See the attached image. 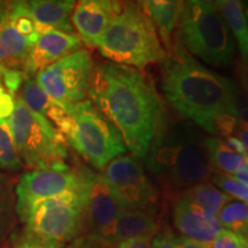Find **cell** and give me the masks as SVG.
I'll return each mask as SVG.
<instances>
[{"label": "cell", "instance_id": "603a6c76", "mask_svg": "<svg viewBox=\"0 0 248 248\" xmlns=\"http://www.w3.org/2000/svg\"><path fill=\"white\" fill-rule=\"evenodd\" d=\"M181 194L187 198L195 206L199 207L207 215L213 217H217L223 206L232 199L230 195L224 193L212 183L207 182L187 188Z\"/></svg>", "mask_w": 248, "mask_h": 248}, {"label": "cell", "instance_id": "ba28073f", "mask_svg": "<svg viewBox=\"0 0 248 248\" xmlns=\"http://www.w3.org/2000/svg\"><path fill=\"white\" fill-rule=\"evenodd\" d=\"M28 233L51 243L67 245L82 237L84 195L80 187L39 200L17 213Z\"/></svg>", "mask_w": 248, "mask_h": 248}, {"label": "cell", "instance_id": "5b68a950", "mask_svg": "<svg viewBox=\"0 0 248 248\" xmlns=\"http://www.w3.org/2000/svg\"><path fill=\"white\" fill-rule=\"evenodd\" d=\"M178 27L181 44L193 58L213 67H225L233 62L234 38L215 1H184Z\"/></svg>", "mask_w": 248, "mask_h": 248}, {"label": "cell", "instance_id": "e0dca14e", "mask_svg": "<svg viewBox=\"0 0 248 248\" xmlns=\"http://www.w3.org/2000/svg\"><path fill=\"white\" fill-rule=\"evenodd\" d=\"M39 33L58 30L74 33L71 14L76 6L74 0H29L23 1Z\"/></svg>", "mask_w": 248, "mask_h": 248}, {"label": "cell", "instance_id": "484cf974", "mask_svg": "<svg viewBox=\"0 0 248 248\" xmlns=\"http://www.w3.org/2000/svg\"><path fill=\"white\" fill-rule=\"evenodd\" d=\"M235 110L237 120L248 123V67L246 64L238 63L235 68Z\"/></svg>", "mask_w": 248, "mask_h": 248}, {"label": "cell", "instance_id": "7402d4cb", "mask_svg": "<svg viewBox=\"0 0 248 248\" xmlns=\"http://www.w3.org/2000/svg\"><path fill=\"white\" fill-rule=\"evenodd\" d=\"M216 7L228 24L234 42L239 47L241 60L248 67V29L243 9V1L238 0H218Z\"/></svg>", "mask_w": 248, "mask_h": 248}, {"label": "cell", "instance_id": "277c9868", "mask_svg": "<svg viewBox=\"0 0 248 248\" xmlns=\"http://www.w3.org/2000/svg\"><path fill=\"white\" fill-rule=\"evenodd\" d=\"M98 49L111 63L144 69L167 57L157 31L140 2H124L98 43Z\"/></svg>", "mask_w": 248, "mask_h": 248}, {"label": "cell", "instance_id": "74e56055", "mask_svg": "<svg viewBox=\"0 0 248 248\" xmlns=\"http://www.w3.org/2000/svg\"><path fill=\"white\" fill-rule=\"evenodd\" d=\"M232 177L237 179V181H239L240 183H243L245 185H248V162L245 164V167L240 170V171L232 175Z\"/></svg>", "mask_w": 248, "mask_h": 248}, {"label": "cell", "instance_id": "d590c367", "mask_svg": "<svg viewBox=\"0 0 248 248\" xmlns=\"http://www.w3.org/2000/svg\"><path fill=\"white\" fill-rule=\"evenodd\" d=\"M223 140H224L226 146L230 148V150H232L238 154H243L244 155L243 144H241V141L237 137H235V136H229V137L223 139Z\"/></svg>", "mask_w": 248, "mask_h": 248}, {"label": "cell", "instance_id": "f1b7e54d", "mask_svg": "<svg viewBox=\"0 0 248 248\" xmlns=\"http://www.w3.org/2000/svg\"><path fill=\"white\" fill-rule=\"evenodd\" d=\"M12 248H75L71 244L69 246L67 245H61L57 243H51V241L40 239L38 237L23 231L18 237L15 239L14 245Z\"/></svg>", "mask_w": 248, "mask_h": 248}, {"label": "cell", "instance_id": "ab89813d", "mask_svg": "<svg viewBox=\"0 0 248 248\" xmlns=\"http://www.w3.org/2000/svg\"><path fill=\"white\" fill-rule=\"evenodd\" d=\"M5 8H6V4H2V2H0V20H1L2 15H4Z\"/></svg>", "mask_w": 248, "mask_h": 248}, {"label": "cell", "instance_id": "44dd1931", "mask_svg": "<svg viewBox=\"0 0 248 248\" xmlns=\"http://www.w3.org/2000/svg\"><path fill=\"white\" fill-rule=\"evenodd\" d=\"M203 147L212 173H224L232 176L240 171L247 163L246 157L243 154H238L230 150L222 138H204Z\"/></svg>", "mask_w": 248, "mask_h": 248}, {"label": "cell", "instance_id": "7a4b0ae2", "mask_svg": "<svg viewBox=\"0 0 248 248\" xmlns=\"http://www.w3.org/2000/svg\"><path fill=\"white\" fill-rule=\"evenodd\" d=\"M161 89L169 104L206 131L229 137L237 126L233 80L204 67L181 42L160 62Z\"/></svg>", "mask_w": 248, "mask_h": 248}, {"label": "cell", "instance_id": "5bb4252c", "mask_svg": "<svg viewBox=\"0 0 248 248\" xmlns=\"http://www.w3.org/2000/svg\"><path fill=\"white\" fill-rule=\"evenodd\" d=\"M124 2L111 0H80L76 2L71 23L88 47H97L99 40L123 9Z\"/></svg>", "mask_w": 248, "mask_h": 248}, {"label": "cell", "instance_id": "4fadbf2b", "mask_svg": "<svg viewBox=\"0 0 248 248\" xmlns=\"http://www.w3.org/2000/svg\"><path fill=\"white\" fill-rule=\"evenodd\" d=\"M80 187L78 170L49 168L28 171L21 176L16 186V213L36 201L57 197Z\"/></svg>", "mask_w": 248, "mask_h": 248}, {"label": "cell", "instance_id": "2e32d148", "mask_svg": "<svg viewBox=\"0 0 248 248\" xmlns=\"http://www.w3.org/2000/svg\"><path fill=\"white\" fill-rule=\"evenodd\" d=\"M172 218L182 237L208 246L223 229L217 217L207 215L183 194L176 199Z\"/></svg>", "mask_w": 248, "mask_h": 248}, {"label": "cell", "instance_id": "d4e9b609", "mask_svg": "<svg viewBox=\"0 0 248 248\" xmlns=\"http://www.w3.org/2000/svg\"><path fill=\"white\" fill-rule=\"evenodd\" d=\"M0 169L7 171L23 169V161L15 147L8 122L0 124Z\"/></svg>", "mask_w": 248, "mask_h": 248}, {"label": "cell", "instance_id": "cb8c5ba5", "mask_svg": "<svg viewBox=\"0 0 248 248\" xmlns=\"http://www.w3.org/2000/svg\"><path fill=\"white\" fill-rule=\"evenodd\" d=\"M217 218L223 229L248 239V206L246 204L231 199L219 210Z\"/></svg>", "mask_w": 248, "mask_h": 248}, {"label": "cell", "instance_id": "1f68e13d", "mask_svg": "<svg viewBox=\"0 0 248 248\" xmlns=\"http://www.w3.org/2000/svg\"><path fill=\"white\" fill-rule=\"evenodd\" d=\"M177 237L170 229L166 228L160 231L152 240V248H176Z\"/></svg>", "mask_w": 248, "mask_h": 248}, {"label": "cell", "instance_id": "e575fe53", "mask_svg": "<svg viewBox=\"0 0 248 248\" xmlns=\"http://www.w3.org/2000/svg\"><path fill=\"white\" fill-rule=\"evenodd\" d=\"M73 245L75 248H106L102 246L101 244L97 243L95 240L91 239V238L85 237V235H82L78 239H76Z\"/></svg>", "mask_w": 248, "mask_h": 248}, {"label": "cell", "instance_id": "6da1fadb", "mask_svg": "<svg viewBox=\"0 0 248 248\" xmlns=\"http://www.w3.org/2000/svg\"><path fill=\"white\" fill-rule=\"evenodd\" d=\"M88 95L119 130L132 156H146L164 122L162 104L151 80L136 68L106 62L93 68Z\"/></svg>", "mask_w": 248, "mask_h": 248}, {"label": "cell", "instance_id": "8d00e7d4", "mask_svg": "<svg viewBox=\"0 0 248 248\" xmlns=\"http://www.w3.org/2000/svg\"><path fill=\"white\" fill-rule=\"evenodd\" d=\"M176 248H209V246L208 245L195 243V241L187 239V238L179 237L176 241Z\"/></svg>", "mask_w": 248, "mask_h": 248}, {"label": "cell", "instance_id": "ac0fdd59", "mask_svg": "<svg viewBox=\"0 0 248 248\" xmlns=\"http://www.w3.org/2000/svg\"><path fill=\"white\" fill-rule=\"evenodd\" d=\"M15 98L20 99L32 111L45 117L62 135H66L71 122L69 114L64 110L61 105H59L46 94L33 77L28 76L24 79Z\"/></svg>", "mask_w": 248, "mask_h": 248}, {"label": "cell", "instance_id": "9a60e30c", "mask_svg": "<svg viewBox=\"0 0 248 248\" xmlns=\"http://www.w3.org/2000/svg\"><path fill=\"white\" fill-rule=\"evenodd\" d=\"M83 43L75 33H66L58 30H49L42 33L31 48L23 64L27 76H36L61 59L82 49Z\"/></svg>", "mask_w": 248, "mask_h": 248}, {"label": "cell", "instance_id": "836d02e7", "mask_svg": "<svg viewBox=\"0 0 248 248\" xmlns=\"http://www.w3.org/2000/svg\"><path fill=\"white\" fill-rule=\"evenodd\" d=\"M234 135L241 141L244 146V156L246 157L248 162V123H244L238 121L237 126H235Z\"/></svg>", "mask_w": 248, "mask_h": 248}, {"label": "cell", "instance_id": "30bf717a", "mask_svg": "<svg viewBox=\"0 0 248 248\" xmlns=\"http://www.w3.org/2000/svg\"><path fill=\"white\" fill-rule=\"evenodd\" d=\"M101 175L110 185L124 212L157 213L159 192L137 157L121 155L102 169Z\"/></svg>", "mask_w": 248, "mask_h": 248}, {"label": "cell", "instance_id": "83f0119b", "mask_svg": "<svg viewBox=\"0 0 248 248\" xmlns=\"http://www.w3.org/2000/svg\"><path fill=\"white\" fill-rule=\"evenodd\" d=\"M209 248H248L247 238L222 229Z\"/></svg>", "mask_w": 248, "mask_h": 248}, {"label": "cell", "instance_id": "9c48e42d", "mask_svg": "<svg viewBox=\"0 0 248 248\" xmlns=\"http://www.w3.org/2000/svg\"><path fill=\"white\" fill-rule=\"evenodd\" d=\"M77 170L84 195V234L82 235L110 248L111 231L124 209L101 173L92 171L86 167H80Z\"/></svg>", "mask_w": 248, "mask_h": 248}, {"label": "cell", "instance_id": "f35d334b", "mask_svg": "<svg viewBox=\"0 0 248 248\" xmlns=\"http://www.w3.org/2000/svg\"><path fill=\"white\" fill-rule=\"evenodd\" d=\"M243 9L245 14V20H246V24H247V29H248V1L243 2Z\"/></svg>", "mask_w": 248, "mask_h": 248}, {"label": "cell", "instance_id": "d6986e66", "mask_svg": "<svg viewBox=\"0 0 248 248\" xmlns=\"http://www.w3.org/2000/svg\"><path fill=\"white\" fill-rule=\"evenodd\" d=\"M183 5H184V1H176V0L140 1L142 11L152 21L164 49L166 52L168 51V53L173 46L172 35L179 23Z\"/></svg>", "mask_w": 248, "mask_h": 248}, {"label": "cell", "instance_id": "8992f818", "mask_svg": "<svg viewBox=\"0 0 248 248\" xmlns=\"http://www.w3.org/2000/svg\"><path fill=\"white\" fill-rule=\"evenodd\" d=\"M8 123L18 155L29 168H67L66 137L45 117L15 98V108Z\"/></svg>", "mask_w": 248, "mask_h": 248}, {"label": "cell", "instance_id": "d6a6232c", "mask_svg": "<svg viewBox=\"0 0 248 248\" xmlns=\"http://www.w3.org/2000/svg\"><path fill=\"white\" fill-rule=\"evenodd\" d=\"M152 240H153L152 237L133 238V239L121 241L114 248H152Z\"/></svg>", "mask_w": 248, "mask_h": 248}, {"label": "cell", "instance_id": "3957f363", "mask_svg": "<svg viewBox=\"0 0 248 248\" xmlns=\"http://www.w3.org/2000/svg\"><path fill=\"white\" fill-rule=\"evenodd\" d=\"M203 139L191 124L163 122L146 155L147 169L171 191L183 192L208 181L212 170Z\"/></svg>", "mask_w": 248, "mask_h": 248}, {"label": "cell", "instance_id": "8fae6325", "mask_svg": "<svg viewBox=\"0 0 248 248\" xmlns=\"http://www.w3.org/2000/svg\"><path fill=\"white\" fill-rule=\"evenodd\" d=\"M93 71L88 51L78 49L36 75V82L49 98L66 108L84 101Z\"/></svg>", "mask_w": 248, "mask_h": 248}, {"label": "cell", "instance_id": "4316f807", "mask_svg": "<svg viewBox=\"0 0 248 248\" xmlns=\"http://www.w3.org/2000/svg\"><path fill=\"white\" fill-rule=\"evenodd\" d=\"M210 181L216 184L224 193L230 195L232 199H237L248 206V185L232 177L231 175H224V173H212Z\"/></svg>", "mask_w": 248, "mask_h": 248}, {"label": "cell", "instance_id": "7c38bea8", "mask_svg": "<svg viewBox=\"0 0 248 248\" xmlns=\"http://www.w3.org/2000/svg\"><path fill=\"white\" fill-rule=\"evenodd\" d=\"M40 33L23 1L6 4L0 20V69L23 70Z\"/></svg>", "mask_w": 248, "mask_h": 248}, {"label": "cell", "instance_id": "f546056e", "mask_svg": "<svg viewBox=\"0 0 248 248\" xmlns=\"http://www.w3.org/2000/svg\"><path fill=\"white\" fill-rule=\"evenodd\" d=\"M0 77H1L2 84L6 90L9 92L12 97H16V93L20 90L21 85L23 84L24 79L27 78V75L23 70L20 69H6L1 68L0 69Z\"/></svg>", "mask_w": 248, "mask_h": 248}, {"label": "cell", "instance_id": "ffe728a7", "mask_svg": "<svg viewBox=\"0 0 248 248\" xmlns=\"http://www.w3.org/2000/svg\"><path fill=\"white\" fill-rule=\"evenodd\" d=\"M160 222L155 213L132 210L124 212L114 225L109 246L114 248L121 241L140 237H152L159 233Z\"/></svg>", "mask_w": 248, "mask_h": 248}, {"label": "cell", "instance_id": "52a82bcc", "mask_svg": "<svg viewBox=\"0 0 248 248\" xmlns=\"http://www.w3.org/2000/svg\"><path fill=\"white\" fill-rule=\"evenodd\" d=\"M70 116L66 140L93 168L102 170L110 161L125 155L126 147L119 130L90 100L64 108Z\"/></svg>", "mask_w": 248, "mask_h": 248}, {"label": "cell", "instance_id": "4dcf8cb0", "mask_svg": "<svg viewBox=\"0 0 248 248\" xmlns=\"http://www.w3.org/2000/svg\"><path fill=\"white\" fill-rule=\"evenodd\" d=\"M15 108V98L9 94V92L2 84L0 77V124L8 122Z\"/></svg>", "mask_w": 248, "mask_h": 248}]
</instances>
